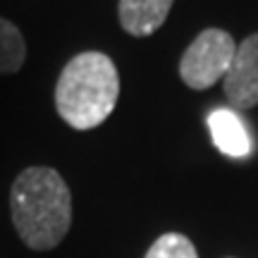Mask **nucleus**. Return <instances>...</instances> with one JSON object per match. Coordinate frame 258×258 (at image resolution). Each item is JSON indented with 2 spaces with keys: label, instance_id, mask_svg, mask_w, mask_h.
Returning a JSON list of instances; mask_svg holds the SVG:
<instances>
[{
  "label": "nucleus",
  "instance_id": "nucleus-1",
  "mask_svg": "<svg viewBox=\"0 0 258 258\" xmlns=\"http://www.w3.org/2000/svg\"><path fill=\"white\" fill-rule=\"evenodd\" d=\"M10 213L19 239L34 251H50L72 225V194L53 167H27L10 189Z\"/></svg>",
  "mask_w": 258,
  "mask_h": 258
},
{
  "label": "nucleus",
  "instance_id": "nucleus-2",
  "mask_svg": "<svg viewBox=\"0 0 258 258\" xmlns=\"http://www.w3.org/2000/svg\"><path fill=\"white\" fill-rule=\"evenodd\" d=\"M120 74L105 53L86 50L62 67L55 84V110L72 129L89 132L108 120L117 105Z\"/></svg>",
  "mask_w": 258,
  "mask_h": 258
},
{
  "label": "nucleus",
  "instance_id": "nucleus-3",
  "mask_svg": "<svg viewBox=\"0 0 258 258\" xmlns=\"http://www.w3.org/2000/svg\"><path fill=\"white\" fill-rule=\"evenodd\" d=\"M237 43L225 29H206L194 38L179 60V77L194 91H206L225 79Z\"/></svg>",
  "mask_w": 258,
  "mask_h": 258
},
{
  "label": "nucleus",
  "instance_id": "nucleus-4",
  "mask_svg": "<svg viewBox=\"0 0 258 258\" xmlns=\"http://www.w3.org/2000/svg\"><path fill=\"white\" fill-rule=\"evenodd\" d=\"M222 86L227 101L234 108L246 110L258 105V34L246 36L237 46L232 67L225 74Z\"/></svg>",
  "mask_w": 258,
  "mask_h": 258
},
{
  "label": "nucleus",
  "instance_id": "nucleus-5",
  "mask_svg": "<svg viewBox=\"0 0 258 258\" xmlns=\"http://www.w3.org/2000/svg\"><path fill=\"white\" fill-rule=\"evenodd\" d=\"M175 0H120L117 15L122 29L137 38L151 36L165 24Z\"/></svg>",
  "mask_w": 258,
  "mask_h": 258
},
{
  "label": "nucleus",
  "instance_id": "nucleus-6",
  "mask_svg": "<svg viewBox=\"0 0 258 258\" xmlns=\"http://www.w3.org/2000/svg\"><path fill=\"white\" fill-rule=\"evenodd\" d=\"M208 129L215 148L230 158H246L251 153V137L239 115L218 108L208 115Z\"/></svg>",
  "mask_w": 258,
  "mask_h": 258
},
{
  "label": "nucleus",
  "instance_id": "nucleus-7",
  "mask_svg": "<svg viewBox=\"0 0 258 258\" xmlns=\"http://www.w3.org/2000/svg\"><path fill=\"white\" fill-rule=\"evenodd\" d=\"M27 60L24 36L10 19L0 17V74H15Z\"/></svg>",
  "mask_w": 258,
  "mask_h": 258
},
{
  "label": "nucleus",
  "instance_id": "nucleus-8",
  "mask_svg": "<svg viewBox=\"0 0 258 258\" xmlns=\"http://www.w3.org/2000/svg\"><path fill=\"white\" fill-rule=\"evenodd\" d=\"M144 258H199V253L189 237L179 232H167L151 244Z\"/></svg>",
  "mask_w": 258,
  "mask_h": 258
}]
</instances>
